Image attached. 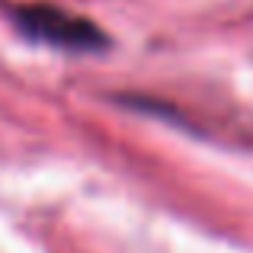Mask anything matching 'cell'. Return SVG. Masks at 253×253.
<instances>
[{
  "mask_svg": "<svg viewBox=\"0 0 253 253\" xmlns=\"http://www.w3.org/2000/svg\"><path fill=\"white\" fill-rule=\"evenodd\" d=\"M16 23L23 26L26 36L39 39V42L64 45V48H93L99 42L96 26L84 23V19L71 16V13L58 10V6H26L16 13Z\"/></svg>",
  "mask_w": 253,
  "mask_h": 253,
  "instance_id": "1",
  "label": "cell"
}]
</instances>
